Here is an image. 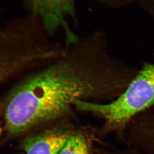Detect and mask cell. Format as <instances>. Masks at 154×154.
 <instances>
[{"label":"cell","mask_w":154,"mask_h":154,"mask_svg":"<svg viewBox=\"0 0 154 154\" xmlns=\"http://www.w3.org/2000/svg\"><path fill=\"white\" fill-rule=\"evenodd\" d=\"M108 90L105 72L91 54L69 48L22 80L6 98L5 127L18 135L62 118L77 100L103 99Z\"/></svg>","instance_id":"6da1fadb"},{"label":"cell","mask_w":154,"mask_h":154,"mask_svg":"<svg viewBox=\"0 0 154 154\" xmlns=\"http://www.w3.org/2000/svg\"><path fill=\"white\" fill-rule=\"evenodd\" d=\"M154 105V65L146 64L119 96L108 103L78 100L79 110L94 114L105 120L110 129H119L130 123L140 112Z\"/></svg>","instance_id":"7a4b0ae2"},{"label":"cell","mask_w":154,"mask_h":154,"mask_svg":"<svg viewBox=\"0 0 154 154\" xmlns=\"http://www.w3.org/2000/svg\"><path fill=\"white\" fill-rule=\"evenodd\" d=\"M31 9L48 34L61 29L65 32L71 31L68 20L74 16V0H32Z\"/></svg>","instance_id":"3957f363"},{"label":"cell","mask_w":154,"mask_h":154,"mask_svg":"<svg viewBox=\"0 0 154 154\" xmlns=\"http://www.w3.org/2000/svg\"><path fill=\"white\" fill-rule=\"evenodd\" d=\"M73 133L65 128H54L31 136L23 148L26 154H57Z\"/></svg>","instance_id":"277c9868"},{"label":"cell","mask_w":154,"mask_h":154,"mask_svg":"<svg viewBox=\"0 0 154 154\" xmlns=\"http://www.w3.org/2000/svg\"><path fill=\"white\" fill-rule=\"evenodd\" d=\"M57 154H90L87 140L82 134L73 133Z\"/></svg>","instance_id":"5b68a950"},{"label":"cell","mask_w":154,"mask_h":154,"mask_svg":"<svg viewBox=\"0 0 154 154\" xmlns=\"http://www.w3.org/2000/svg\"><path fill=\"white\" fill-rule=\"evenodd\" d=\"M103 154H133L131 153V152L130 151H118V152H106L105 153H104Z\"/></svg>","instance_id":"8992f818"},{"label":"cell","mask_w":154,"mask_h":154,"mask_svg":"<svg viewBox=\"0 0 154 154\" xmlns=\"http://www.w3.org/2000/svg\"><path fill=\"white\" fill-rule=\"evenodd\" d=\"M121 1V0H120ZM122 1H126V2H130V1H131V0H122Z\"/></svg>","instance_id":"52a82bcc"},{"label":"cell","mask_w":154,"mask_h":154,"mask_svg":"<svg viewBox=\"0 0 154 154\" xmlns=\"http://www.w3.org/2000/svg\"><path fill=\"white\" fill-rule=\"evenodd\" d=\"M1 128H0V135H1Z\"/></svg>","instance_id":"ba28073f"}]
</instances>
